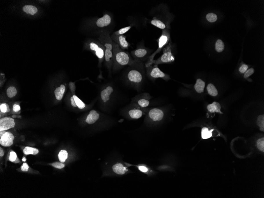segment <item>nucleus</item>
I'll use <instances>...</instances> for the list:
<instances>
[{
	"mask_svg": "<svg viewBox=\"0 0 264 198\" xmlns=\"http://www.w3.org/2000/svg\"><path fill=\"white\" fill-rule=\"evenodd\" d=\"M4 155V152L3 150H2L1 148H0V156L1 157H3Z\"/></svg>",
	"mask_w": 264,
	"mask_h": 198,
	"instance_id": "a18cd8bd",
	"label": "nucleus"
},
{
	"mask_svg": "<svg viewBox=\"0 0 264 198\" xmlns=\"http://www.w3.org/2000/svg\"><path fill=\"white\" fill-rule=\"evenodd\" d=\"M248 66L246 65H243L241 66V67L239 69V71L242 73H244L247 71L248 69Z\"/></svg>",
	"mask_w": 264,
	"mask_h": 198,
	"instance_id": "58836bf2",
	"label": "nucleus"
},
{
	"mask_svg": "<svg viewBox=\"0 0 264 198\" xmlns=\"http://www.w3.org/2000/svg\"><path fill=\"white\" fill-rule=\"evenodd\" d=\"M205 86V82L201 79H198L197 80L196 83L195 85L194 88L197 92L201 94L204 92Z\"/></svg>",
	"mask_w": 264,
	"mask_h": 198,
	"instance_id": "aec40b11",
	"label": "nucleus"
},
{
	"mask_svg": "<svg viewBox=\"0 0 264 198\" xmlns=\"http://www.w3.org/2000/svg\"><path fill=\"white\" fill-rule=\"evenodd\" d=\"M14 137L10 132H6L0 139V144L4 147H9L13 144Z\"/></svg>",
	"mask_w": 264,
	"mask_h": 198,
	"instance_id": "ddd939ff",
	"label": "nucleus"
},
{
	"mask_svg": "<svg viewBox=\"0 0 264 198\" xmlns=\"http://www.w3.org/2000/svg\"><path fill=\"white\" fill-rule=\"evenodd\" d=\"M171 44L169 43L163 49V54L157 60H153L152 65H159L173 62L175 60V57L172 54Z\"/></svg>",
	"mask_w": 264,
	"mask_h": 198,
	"instance_id": "39448f33",
	"label": "nucleus"
},
{
	"mask_svg": "<svg viewBox=\"0 0 264 198\" xmlns=\"http://www.w3.org/2000/svg\"><path fill=\"white\" fill-rule=\"evenodd\" d=\"M215 48L218 52H221L224 49V44L221 40H218L215 44Z\"/></svg>",
	"mask_w": 264,
	"mask_h": 198,
	"instance_id": "c85d7f7f",
	"label": "nucleus"
},
{
	"mask_svg": "<svg viewBox=\"0 0 264 198\" xmlns=\"http://www.w3.org/2000/svg\"><path fill=\"white\" fill-rule=\"evenodd\" d=\"M131 56L127 52L122 49L118 45L113 42V63L115 69L127 65L131 66L136 63Z\"/></svg>",
	"mask_w": 264,
	"mask_h": 198,
	"instance_id": "f257e3e1",
	"label": "nucleus"
},
{
	"mask_svg": "<svg viewBox=\"0 0 264 198\" xmlns=\"http://www.w3.org/2000/svg\"><path fill=\"white\" fill-rule=\"evenodd\" d=\"M17 158V156L16 153L14 152V151H12V152H10V155L9 157V160L10 161V162H13L16 160Z\"/></svg>",
	"mask_w": 264,
	"mask_h": 198,
	"instance_id": "4c0bfd02",
	"label": "nucleus"
},
{
	"mask_svg": "<svg viewBox=\"0 0 264 198\" xmlns=\"http://www.w3.org/2000/svg\"><path fill=\"white\" fill-rule=\"evenodd\" d=\"M23 151L24 153L26 155L30 154L36 155L38 153L39 150L36 148L30 147H26L24 149Z\"/></svg>",
	"mask_w": 264,
	"mask_h": 198,
	"instance_id": "393cba45",
	"label": "nucleus"
},
{
	"mask_svg": "<svg viewBox=\"0 0 264 198\" xmlns=\"http://www.w3.org/2000/svg\"><path fill=\"white\" fill-rule=\"evenodd\" d=\"M207 109L209 112L211 113H215L217 112L219 113L223 114L222 112L221 111V107L220 104L218 102H214L212 103L208 104L207 106Z\"/></svg>",
	"mask_w": 264,
	"mask_h": 198,
	"instance_id": "a211bd4d",
	"label": "nucleus"
},
{
	"mask_svg": "<svg viewBox=\"0 0 264 198\" xmlns=\"http://www.w3.org/2000/svg\"><path fill=\"white\" fill-rule=\"evenodd\" d=\"M126 78L130 84L139 85L142 84L144 80V72L142 69L133 67L128 71Z\"/></svg>",
	"mask_w": 264,
	"mask_h": 198,
	"instance_id": "20e7f679",
	"label": "nucleus"
},
{
	"mask_svg": "<svg viewBox=\"0 0 264 198\" xmlns=\"http://www.w3.org/2000/svg\"><path fill=\"white\" fill-rule=\"evenodd\" d=\"M131 28V26H129L122 28V29L118 30V31L113 32V34H116V35H123V34H125L126 32L129 31V30H130Z\"/></svg>",
	"mask_w": 264,
	"mask_h": 198,
	"instance_id": "2f4dec72",
	"label": "nucleus"
},
{
	"mask_svg": "<svg viewBox=\"0 0 264 198\" xmlns=\"http://www.w3.org/2000/svg\"><path fill=\"white\" fill-rule=\"evenodd\" d=\"M113 91L112 86L109 85L106 87L100 92L101 99L103 102H107L110 100V96Z\"/></svg>",
	"mask_w": 264,
	"mask_h": 198,
	"instance_id": "2eb2a0df",
	"label": "nucleus"
},
{
	"mask_svg": "<svg viewBox=\"0 0 264 198\" xmlns=\"http://www.w3.org/2000/svg\"><path fill=\"white\" fill-rule=\"evenodd\" d=\"M112 169L115 173L120 175L125 174L126 170V168L124 167L121 163L115 164L112 167Z\"/></svg>",
	"mask_w": 264,
	"mask_h": 198,
	"instance_id": "412c9836",
	"label": "nucleus"
},
{
	"mask_svg": "<svg viewBox=\"0 0 264 198\" xmlns=\"http://www.w3.org/2000/svg\"><path fill=\"white\" fill-rule=\"evenodd\" d=\"M98 39L104 46L106 64L110 70L113 63V42L111 36L108 31H102L99 33Z\"/></svg>",
	"mask_w": 264,
	"mask_h": 198,
	"instance_id": "f03ea898",
	"label": "nucleus"
},
{
	"mask_svg": "<svg viewBox=\"0 0 264 198\" xmlns=\"http://www.w3.org/2000/svg\"><path fill=\"white\" fill-rule=\"evenodd\" d=\"M157 41L158 43V47L157 50L149 57V60L146 65V67L152 65L153 62L154 60L153 58L156 55L163 50V49L167 46L169 43L170 41V34L168 29L163 30L162 35Z\"/></svg>",
	"mask_w": 264,
	"mask_h": 198,
	"instance_id": "7ed1b4c3",
	"label": "nucleus"
},
{
	"mask_svg": "<svg viewBox=\"0 0 264 198\" xmlns=\"http://www.w3.org/2000/svg\"><path fill=\"white\" fill-rule=\"evenodd\" d=\"M214 129L209 130L207 127H203L201 130V137L203 139H208L212 136V132Z\"/></svg>",
	"mask_w": 264,
	"mask_h": 198,
	"instance_id": "5701e85b",
	"label": "nucleus"
},
{
	"mask_svg": "<svg viewBox=\"0 0 264 198\" xmlns=\"http://www.w3.org/2000/svg\"><path fill=\"white\" fill-rule=\"evenodd\" d=\"M206 18L207 20L210 22H215L217 20V17L216 14L214 13H209L206 15Z\"/></svg>",
	"mask_w": 264,
	"mask_h": 198,
	"instance_id": "473e14b6",
	"label": "nucleus"
},
{
	"mask_svg": "<svg viewBox=\"0 0 264 198\" xmlns=\"http://www.w3.org/2000/svg\"><path fill=\"white\" fill-rule=\"evenodd\" d=\"M257 148L260 151L264 152V138H261L257 141Z\"/></svg>",
	"mask_w": 264,
	"mask_h": 198,
	"instance_id": "72a5a7b5",
	"label": "nucleus"
},
{
	"mask_svg": "<svg viewBox=\"0 0 264 198\" xmlns=\"http://www.w3.org/2000/svg\"><path fill=\"white\" fill-rule=\"evenodd\" d=\"M148 116L153 122H159L164 118V112L161 109L153 108L149 111Z\"/></svg>",
	"mask_w": 264,
	"mask_h": 198,
	"instance_id": "9b49d317",
	"label": "nucleus"
},
{
	"mask_svg": "<svg viewBox=\"0 0 264 198\" xmlns=\"http://www.w3.org/2000/svg\"><path fill=\"white\" fill-rule=\"evenodd\" d=\"M129 114L132 119H139L142 116V111L139 109H131L129 112Z\"/></svg>",
	"mask_w": 264,
	"mask_h": 198,
	"instance_id": "4be33fe9",
	"label": "nucleus"
},
{
	"mask_svg": "<svg viewBox=\"0 0 264 198\" xmlns=\"http://www.w3.org/2000/svg\"><path fill=\"white\" fill-rule=\"evenodd\" d=\"M23 10L27 14L34 15L37 12V9L35 6L32 5H25L23 8Z\"/></svg>",
	"mask_w": 264,
	"mask_h": 198,
	"instance_id": "b1692460",
	"label": "nucleus"
},
{
	"mask_svg": "<svg viewBox=\"0 0 264 198\" xmlns=\"http://www.w3.org/2000/svg\"><path fill=\"white\" fill-rule=\"evenodd\" d=\"M254 69L253 68H251L247 71L244 74V77L245 78H247L249 77L252 74H254Z\"/></svg>",
	"mask_w": 264,
	"mask_h": 198,
	"instance_id": "e433bc0d",
	"label": "nucleus"
},
{
	"mask_svg": "<svg viewBox=\"0 0 264 198\" xmlns=\"http://www.w3.org/2000/svg\"><path fill=\"white\" fill-rule=\"evenodd\" d=\"M257 125L259 126L261 130L264 131V115H260L258 117L257 120Z\"/></svg>",
	"mask_w": 264,
	"mask_h": 198,
	"instance_id": "7c9ffc66",
	"label": "nucleus"
},
{
	"mask_svg": "<svg viewBox=\"0 0 264 198\" xmlns=\"http://www.w3.org/2000/svg\"><path fill=\"white\" fill-rule=\"evenodd\" d=\"M99 117V115L95 110H92L87 116L85 122L89 124H93L97 121Z\"/></svg>",
	"mask_w": 264,
	"mask_h": 198,
	"instance_id": "dca6fc26",
	"label": "nucleus"
},
{
	"mask_svg": "<svg viewBox=\"0 0 264 198\" xmlns=\"http://www.w3.org/2000/svg\"><path fill=\"white\" fill-rule=\"evenodd\" d=\"M151 24L152 25H154V26L159 28L162 30H166L168 29V28L167 23H165L163 21L161 20L158 18H153L151 20Z\"/></svg>",
	"mask_w": 264,
	"mask_h": 198,
	"instance_id": "f3484780",
	"label": "nucleus"
},
{
	"mask_svg": "<svg viewBox=\"0 0 264 198\" xmlns=\"http://www.w3.org/2000/svg\"><path fill=\"white\" fill-rule=\"evenodd\" d=\"M21 110L20 106L19 105L15 104L13 106V110L14 112H18Z\"/></svg>",
	"mask_w": 264,
	"mask_h": 198,
	"instance_id": "a19ab883",
	"label": "nucleus"
},
{
	"mask_svg": "<svg viewBox=\"0 0 264 198\" xmlns=\"http://www.w3.org/2000/svg\"><path fill=\"white\" fill-rule=\"evenodd\" d=\"M139 169L140 171H141L142 172H143V173H146L148 171V168L145 166H139Z\"/></svg>",
	"mask_w": 264,
	"mask_h": 198,
	"instance_id": "37998d69",
	"label": "nucleus"
},
{
	"mask_svg": "<svg viewBox=\"0 0 264 198\" xmlns=\"http://www.w3.org/2000/svg\"><path fill=\"white\" fill-rule=\"evenodd\" d=\"M15 123L11 118H2L0 120V131H5L14 127Z\"/></svg>",
	"mask_w": 264,
	"mask_h": 198,
	"instance_id": "f8f14e48",
	"label": "nucleus"
},
{
	"mask_svg": "<svg viewBox=\"0 0 264 198\" xmlns=\"http://www.w3.org/2000/svg\"><path fill=\"white\" fill-rule=\"evenodd\" d=\"M149 53L148 49L145 47H139L131 52V56L135 61L139 62L140 60L147 57Z\"/></svg>",
	"mask_w": 264,
	"mask_h": 198,
	"instance_id": "9d476101",
	"label": "nucleus"
},
{
	"mask_svg": "<svg viewBox=\"0 0 264 198\" xmlns=\"http://www.w3.org/2000/svg\"><path fill=\"white\" fill-rule=\"evenodd\" d=\"M146 68L147 75L152 79L161 78L164 80L167 81L170 79L168 74L164 73L159 69L158 65H154L153 66L151 65Z\"/></svg>",
	"mask_w": 264,
	"mask_h": 198,
	"instance_id": "0eeeda50",
	"label": "nucleus"
},
{
	"mask_svg": "<svg viewBox=\"0 0 264 198\" xmlns=\"http://www.w3.org/2000/svg\"><path fill=\"white\" fill-rule=\"evenodd\" d=\"M22 160L23 162H25V161H26V159L25 157H23V159H22Z\"/></svg>",
	"mask_w": 264,
	"mask_h": 198,
	"instance_id": "09e8293b",
	"label": "nucleus"
},
{
	"mask_svg": "<svg viewBox=\"0 0 264 198\" xmlns=\"http://www.w3.org/2000/svg\"><path fill=\"white\" fill-rule=\"evenodd\" d=\"M73 97L77 107H78L79 109H82L85 108V104L77 96H75V95H73Z\"/></svg>",
	"mask_w": 264,
	"mask_h": 198,
	"instance_id": "cd10ccee",
	"label": "nucleus"
},
{
	"mask_svg": "<svg viewBox=\"0 0 264 198\" xmlns=\"http://www.w3.org/2000/svg\"><path fill=\"white\" fill-rule=\"evenodd\" d=\"M112 41L116 43L123 50H127L130 46V44L126 40V36L125 35H116L113 33L111 35Z\"/></svg>",
	"mask_w": 264,
	"mask_h": 198,
	"instance_id": "1a4fd4ad",
	"label": "nucleus"
},
{
	"mask_svg": "<svg viewBox=\"0 0 264 198\" xmlns=\"http://www.w3.org/2000/svg\"><path fill=\"white\" fill-rule=\"evenodd\" d=\"M6 93H7L8 97L9 98H12L16 96L17 91L15 87H10L8 89Z\"/></svg>",
	"mask_w": 264,
	"mask_h": 198,
	"instance_id": "c756f323",
	"label": "nucleus"
},
{
	"mask_svg": "<svg viewBox=\"0 0 264 198\" xmlns=\"http://www.w3.org/2000/svg\"><path fill=\"white\" fill-rule=\"evenodd\" d=\"M13 163H19V159H18V157H17V158H16V160H15V161H14V162H13Z\"/></svg>",
	"mask_w": 264,
	"mask_h": 198,
	"instance_id": "de8ad7c7",
	"label": "nucleus"
},
{
	"mask_svg": "<svg viewBox=\"0 0 264 198\" xmlns=\"http://www.w3.org/2000/svg\"><path fill=\"white\" fill-rule=\"evenodd\" d=\"M53 167L56 168L58 169H61L65 167V164L61 163H59V162H55L51 164Z\"/></svg>",
	"mask_w": 264,
	"mask_h": 198,
	"instance_id": "c9c22d12",
	"label": "nucleus"
},
{
	"mask_svg": "<svg viewBox=\"0 0 264 198\" xmlns=\"http://www.w3.org/2000/svg\"><path fill=\"white\" fill-rule=\"evenodd\" d=\"M69 87H70V89H71L72 92L74 93L75 89V87L74 83L70 82V83H69Z\"/></svg>",
	"mask_w": 264,
	"mask_h": 198,
	"instance_id": "79ce46f5",
	"label": "nucleus"
},
{
	"mask_svg": "<svg viewBox=\"0 0 264 198\" xmlns=\"http://www.w3.org/2000/svg\"><path fill=\"white\" fill-rule=\"evenodd\" d=\"M112 16L106 14L101 18H97L94 24L97 29H102L109 26L112 24Z\"/></svg>",
	"mask_w": 264,
	"mask_h": 198,
	"instance_id": "6e6552de",
	"label": "nucleus"
},
{
	"mask_svg": "<svg viewBox=\"0 0 264 198\" xmlns=\"http://www.w3.org/2000/svg\"><path fill=\"white\" fill-rule=\"evenodd\" d=\"M68 157V153L66 150H61L58 154V158L61 163H64Z\"/></svg>",
	"mask_w": 264,
	"mask_h": 198,
	"instance_id": "bb28decb",
	"label": "nucleus"
},
{
	"mask_svg": "<svg viewBox=\"0 0 264 198\" xmlns=\"http://www.w3.org/2000/svg\"><path fill=\"white\" fill-rule=\"evenodd\" d=\"M207 89L209 94L210 96L216 97L218 95L217 89L212 84H209L207 87Z\"/></svg>",
	"mask_w": 264,
	"mask_h": 198,
	"instance_id": "a878e982",
	"label": "nucleus"
},
{
	"mask_svg": "<svg viewBox=\"0 0 264 198\" xmlns=\"http://www.w3.org/2000/svg\"><path fill=\"white\" fill-rule=\"evenodd\" d=\"M6 132L5 131H1V132H0V138H1Z\"/></svg>",
	"mask_w": 264,
	"mask_h": 198,
	"instance_id": "49530a36",
	"label": "nucleus"
},
{
	"mask_svg": "<svg viewBox=\"0 0 264 198\" xmlns=\"http://www.w3.org/2000/svg\"><path fill=\"white\" fill-rule=\"evenodd\" d=\"M0 110H1V112L3 113L8 112L10 111L9 105L6 103H4L1 105Z\"/></svg>",
	"mask_w": 264,
	"mask_h": 198,
	"instance_id": "f704fd0d",
	"label": "nucleus"
},
{
	"mask_svg": "<svg viewBox=\"0 0 264 198\" xmlns=\"http://www.w3.org/2000/svg\"><path fill=\"white\" fill-rule=\"evenodd\" d=\"M65 86L63 84H62L60 86L56 89L54 91V94L57 100H60L62 99L64 94L65 91Z\"/></svg>",
	"mask_w": 264,
	"mask_h": 198,
	"instance_id": "6ab92c4d",
	"label": "nucleus"
},
{
	"mask_svg": "<svg viewBox=\"0 0 264 198\" xmlns=\"http://www.w3.org/2000/svg\"><path fill=\"white\" fill-rule=\"evenodd\" d=\"M140 98L137 100L136 102L137 104L142 108H146L148 107L150 104V100L152 97L148 93H144L140 95Z\"/></svg>",
	"mask_w": 264,
	"mask_h": 198,
	"instance_id": "4468645a",
	"label": "nucleus"
},
{
	"mask_svg": "<svg viewBox=\"0 0 264 198\" xmlns=\"http://www.w3.org/2000/svg\"><path fill=\"white\" fill-rule=\"evenodd\" d=\"M21 170L23 172H27L29 170V166L27 163H24L21 167Z\"/></svg>",
	"mask_w": 264,
	"mask_h": 198,
	"instance_id": "ea45409f",
	"label": "nucleus"
},
{
	"mask_svg": "<svg viewBox=\"0 0 264 198\" xmlns=\"http://www.w3.org/2000/svg\"><path fill=\"white\" fill-rule=\"evenodd\" d=\"M71 105H72V107H77L76 104H75V101H74V99L73 96H72V97H71Z\"/></svg>",
	"mask_w": 264,
	"mask_h": 198,
	"instance_id": "c03bdc74",
	"label": "nucleus"
},
{
	"mask_svg": "<svg viewBox=\"0 0 264 198\" xmlns=\"http://www.w3.org/2000/svg\"><path fill=\"white\" fill-rule=\"evenodd\" d=\"M89 49L94 53L98 58L99 63H101L104 59L105 47L103 44L100 41H91L88 45Z\"/></svg>",
	"mask_w": 264,
	"mask_h": 198,
	"instance_id": "423d86ee",
	"label": "nucleus"
}]
</instances>
